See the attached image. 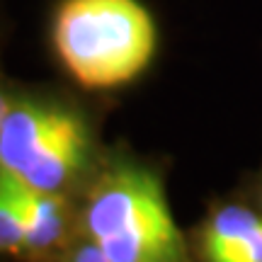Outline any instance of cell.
Returning a JSON list of instances; mask_svg holds the SVG:
<instances>
[{"label": "cell", "instance_id": "6da1fadb", "mask_svg": "<svg viewBox=\"0 0 262 262\" xmlns=\"http://www.w3.org/2000/svg\"><path fill=\"white\" fill-rule=\"evenodd\" d=\"M78 231L112 262H194L163 170L129 153L97 160L80 187Z\"/></svg>", "mask_w": 262, "mask_h": 262}, {"label": "cell", "instance_id": "7a4b0ae2", "mask_svg": "<svg viewBox=\"0 0 262 262\" xmlns=\"http://www.w3.org/2000/svg\"><path fill=\"white\" fill-rule=\"evenodd\" d=\"M158 22L141 0H61L51 47L75 85L93 93L139 80L158 54Z\"/></svg>", "mask_w": 262, "mask_h": 262}, {"label": "cell", "instance_id": "3957f363", "mask_svg": "<svg viewBox=\"0 0 262 262\" xmlns=\"http://www.w3.org/2000/svg\"><path fill=\"white\" fill-rule=\"evenodd\" d=\"M90 122L54 93H10L0 124V170L41 192L73 194L95 170Z\"/></svg>", "mask_w": 262, "mask_h": 262}, {"label": "cell", "instance_id": "277c9868", "mask_svg": "<svg viewBox=\"0 0 262 262\" xmlns=\"http://www.w3.org/2000/svg\"><path fill=\"white\" fill-rule=\"evenodd\" d=\"M187 241L194 262H262V211L235 189L209 202Z\"/></svg>", "mask_w": 262, "mask_h": 262}, {"label": "cell", "instance_id": "5b68a950", "mask_svg": "<svg viewBox=\"0 0 262 262\" xmlns=\"http://www.w3.org/2000/svg\"><path fill=\"white\" fill-rule=\"evenodd\" d=\"M0 253L25 257V228L19 221L8 175L0 170Z\"/></svg>", "mask_w": 262, "mask_h": 262}, {"label": "cell", "instance_id": "8992f818", "mask_svg": "<svg viewBox=\"0 0 262 262\" xmlns=\"http://www.w3.org/2000/svg\"><path fill=\"white\" fill-rule=\"evenodd\" d=\"M39 262H112V260H110L90 238H85V235L78 231L58 253H54L51 257L39 260Z\"/></svg>", "mask_w": 262, "mask_h": 262}, {"label": "cell", "instance_id": "52a82bcc", "mask_svg": "<svg viewBox=\"0 0 262 262\" xmlns=\"http://www.w3.org/2000/svg\"><path fill=\"white\" fill-rule=\"evenodd\" d=\"M238 189H241V192H243V194L248 196V199H250V202H253V204L262 211V165L255 170V172H250V175H248V180H245Z\"/></svg>", "mask_w": 262, "mask_h": 262}, {"label": "cell", "instance_id": "ba28073f", "mask_svg": "<svg viewBox=\"0 0 262 262\" xmlns=\"http://www.w3.org/2000/svg\"><path fill=\"white\" fill-rule=\"evenodd\" d=\"M10 93H12V90H8L5 83H3V78H0V124H3V117H5V112H8Z\"/></svg>", "mask_w": 262, "mask_h": 262}]
</instances>
